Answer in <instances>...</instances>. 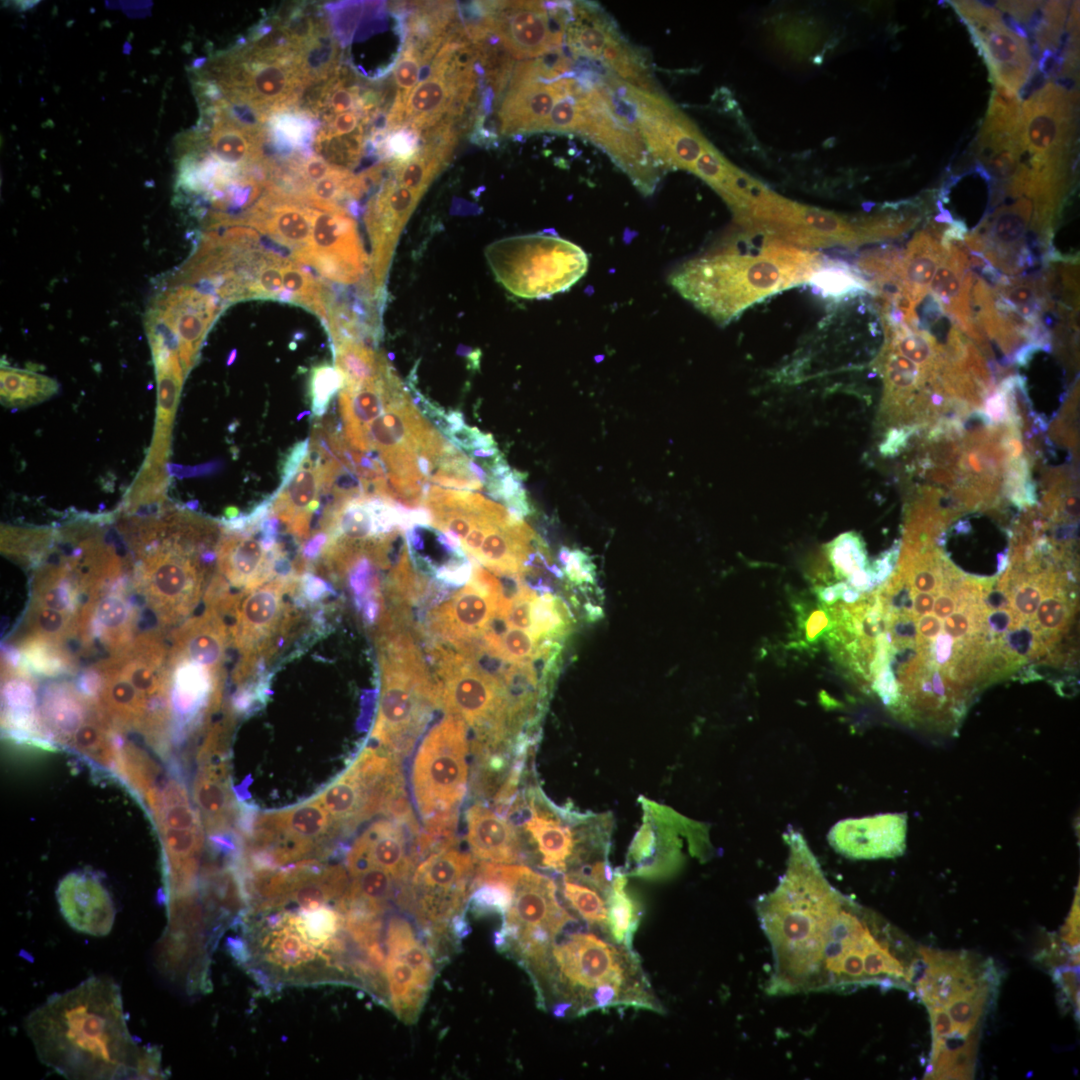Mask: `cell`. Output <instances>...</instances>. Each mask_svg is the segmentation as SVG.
Returning a JSON list of instances; mask_svg holds the SVG:
<instances>
[{"mask_svg":"<svg viewBox=\"0 0 1080 1080\" xmlns=\"http://www.w3.org/2000/svg\"><path fill=\"white\" fill-rule=\"evenodd\" d=\"M485 256L497 281L526 299L564 292L588 269V257L581 247L546 232L497 240L487 246Z\"/></svg>","mask_w":1080,"mask_h":1080,"instance_id":"cell-7","label":"cell"},{"mask_svg":"<svg viewBox=\"0 0 1080 1080\" xmlns=\"http://www.w3.org/2000/svg\"><path fill=\"white\" fill-rule=\"evenodd\" d=\"M906 829L905 815L885 814L841 821L828 838L837 852L849 858H892L905 849Z\"/></svg>","mask_w":1080,"mask_h":1080,"instance_id":"cell-27","label":"cell"},{"mask_svg":"<svg viewBox=\"0 0 1080 1080\" xmlns=\"http://www.w3.org/2000/svg\"><path fill=\"white\" fill-rule=\"evenodd\" d=\"M562 893L570 906L589 927L607 931L608 907L605 897L589 885L564 876Z\"/></svg>","mask_w":1080,"mask_h":1080,"instance_id":"cell-49","label":"cell"},{"mask_svg":"<svg viewBox=\"0 0 1080 1080\" xmlns=\"http://www.w3.org/2000/svg\"><path fill=\"white\" fill-rule=\"evenodd\" d=\"M1063 940H1065L1071 948L1074 950L1078 947L1079 943V910L1078 907L1074 908L1071 915L1068 918V922L1063 927L1061 932ZM1076 951V950H1075Z\"/></svg>","mask_w":1080,"mask_h":1080,"instance_id":"cell-62","label":"cell"},{"mask_svg":"<svg viewBox=\"0 0 1080 1080\" xmlns=\"http://www.w3.org/2000/svg\"><path fill=\"white\" fill-rule=\"evenodd\" d=\"M296 573L280 575L247 593L240 602L232 640L239 660L233 674L242 685L256 669L269 660L299 619L285 601L300 583Z\"/></svg>","mask_w":1080,"mask_h":1080,"instance_id":"cell-12","label":"cell"},{"mask_svg":"<svg viewBox=\"0 0 1080 1080\" xmlns=\"http://www.w3.org/2000/svg\"><path fill=\"white\" fill-rule=\"evenodd\" d=\"M66 622L65 616L60 611L52 608H41L36 613V625L45 633L53 634L62 630Z\"/></svg>","mask_w":1080,"mask_h":1080,"instance_id":"cell-61","label":"cell"},{"mask_svg":"<svg viewBox=\"0 0 1080 1080\" xmlns=\"http://www.w3.org/2000/svg\"><path fill=\"white\" fill-rule=\"evenodd\" d=\"M576 83V78L562 77L510 84L498 111L500 132L514 135L543 131L554 105L572 92Z\"/></svg>","mask_w":1080,"mask_h":1080,"instance_id":"cell-29","label":"cell"},{"mask_svg":"<svg viewBox=\"0 0 1080 1080\" xmlns=\"http://www.w3.org/2000/svg\"><path fill=\"white\" fill-rule=\"evenodd\" d=\"M100 623L107 628H117L123 625L127 618V609L124 602L118 597H108L101 600L98 611Z\"/></svg>","mask_w":1080,"mask_h":1080,"instance_id":"cell-58","label":"cell"},{"mask_svg":"<svg viewBox=\"0 0 1080 1080\" xmlns=\"http://www.w3.org/2000/svg\"><path fill=\"white\" fill-rule=\"evenodd\" d=\"M740 225L749 233L809 250L854 247L883 239L876 215L851 219L793 202L767 187L752 201Z\"/></svg>","mask_w":1080,"mask_h":1080,"instance_id":"cell-10","label":"cell"},{"mask_svg":"<svg viewBox=\"0 0 1080 1080\" xmlns=\"http://www.w3.org/2000/svg\"><path fill=\"white\" fill-rule=\"evenodd\" d=\"M508 600L470 579L450 599L430 611L428 628L438 638L463 653L477 644L490 620L500 614Z\"/></svg>","mask_w":1080,"mask_h":1080,"instance_id":"cell-21","label":"cell"},{"mask_svg":"<svg viewBox=\"0 0 1080 1080\" xmlns=\"http://www.w3.org/2000/svg\"><path fill=\"white\" fill-rule=\"evenodd\" d=\"M56 897L63 918L74 930L98 937L111 931L115 907L96 875L84 871L67 874L59 882Z\"/></svg>","mask_w":1080,"mask_h":1080,"instance_id":"cell-28","label":"cell"},{"mask_svg":"<svg viewBox=\"0 0 1080 1080\" xmlns=\"http://www.w3.org/2000/svg\"><path fill=\"white\" fill-rule=\"evenodd\" d=\"M914 980L927 1009L943 1011L952 1024L951 1041L931 1052L926 1078H973L982 1022L996 996L999 978L991 960L966 951L929 953Z\"/></svg>","mask_w":1080,"mask_h":1080,"instance_id":"cell-5","label":"cell"},{"mask_svg":"<svg viewBox=\"0 0 1080 1080\" xmlns=\"http://www.w3.org/2000/svg\"><path fill=\"white\" fill-rule=\"evenodd\" d=\"M614 84L657 167L691 171L709 144L697 127L661 92L634 87L618 77Z\"/></svg>","mask_w":1080,"mask_h":1080,"instance_id":"cell-14","label":"cell"},{"mask_svg":"<svg viewBox=\"0 0 1080 1080\" xmlns=\"http://www.w3.org/2000/svg\"><path fill=\"white\" fill-rule=\"evenodd\" d=\"M422 196L399 184L390 173L367 202L364 221L372 253L365 284L374 294L384 293L387 273L400 233Z\"/></svg>","mask_w":1080,"mask_h":1080,"instance_id":"cell-20","label":"cell"},{"mask_svg":"<svg viewBox=\"0 0 1080 1080\" xmlns=\"http://www.w3.org/2000/svg\"><path fill=\"white\" fill-rule=\"evenodd\" d=\"M475 870L474 860L467 853L453 847L434 851L415 868L399 896L400 903L429 928L430 936L439 937L464 906L472 891Z\"/></svg>","mask_w":1080,"mask_h":1080,"instance_id":"cell-15","label":"cell"},{"mask_svg":"<svg viewBox=\"0 0 1080 1080\" xmlns=\"http://www.w3.org/2000/svg\"><path fill=\"white\" fill-rule=\"evenodd\" d=\"M274 146L282 152L309 153L318 131L317 119L299 108L272 114L265 123Z\"/></svg>","mask_w":1080,"mask_h":1080,"instance_id":"cell-43","label":"cell"},{"mask_svg":"<svg viewBox=\"0 0 1080 1080\" xmlns=\"http://www.w3.org/2000/svg\"><path fill=\"white\" fill-rule=\"evenodd\" d=\"M968 27L995 83L1018 92L1031 75L1032 60L1027 41L1007 28L1003 20Z\"/></svg>","mask_w":1080,"mask_h":1080,"instance_id":"cell-34","label":"cell"},{"mask_svg":"<svg viewBox=\"0 0 1080 1080\" xmlns=\"http://www.w3.org/2000/svg\"><path fill=\"white\" fill-rule=\"evenodd\" d=\"M602 76L576 77L580 115L575 134L604 150L644 195H650L660 180L659 168L638 130L616 110Z\"/></svg>","mask_w":1080,"mask_h":1080,"instance_id":"cell-11","label":"cell"},{"mask_svg":"<svg viewBox=\"0 0 1080 1080\" xmlns=\"http://www.w3.org/2000/svg\"><path fill=\"white\" fill-rule=\"evenodd\" d=\"M465 818L466 839L476 858L499 864H512L522 859L518 832L506 818L482 804L470 806Z\"/></svg>","mask_w":1080,"mask_h":1080,"instance_id":"cell-35","label":"cell"},{"mask_svg":"<svg viewBox=\"0 0 1080 1080\" xmlns=\"http://www.w3.org/2000/svg\"><path fill=\"white\" fill-rule=\"evenodd\" d=\"M1077 94L1052 82L1021 108L1022 141L1030 164L1067 160L1075 130Z\"/></svg>","mask_w":1080,"mask_h":1080,"instance_id":"cell-19","label":"cell"},{"mask_svg":"<svg viewBox=\"0 0 1080 1080\" xmlns=\"http://www.w3.org/2000/svg\"><path fill=\"white\" fill-rule=\"evenodd\" d=\"M754 252L727 248L691 259L669 277L672 287L697 309L726 325L755 303L807 284L826 257L763 236Z\"/></svg>","mask_w":1080,"mask_h":1080,"instance_id":"cell-4","label":"cell"},{"mask_svg":"<svg viewBox=\"0 0 1080 1080\" xmlns=\"http://www.w3.org/2000/svg\"><path fill=\"white\" fill-rule=\"evenodd\" d=\"M529 816L523 827L536 844L542 864L557 872H565L572 860L579 836L560 818L536 807L534 799L528 806Z\"/></svg>","mask_w":1080,"mask_h":1080,"instance_id":"cell-37","label":"cell"},{"mask_svg":"<svg viewBox=\"0 0 1080 1080\" xmlns=\"http://www.w3.org/2000/svg\"><path fill=\"white\" fill-rule=\"evenodd\" d=\"M193 799L204 830L215 842L226 839L236 814V802L229 785L226 747L200 748Z\"/></svg>","mask_w":1080,"mask_h":1080,"instance_id":"cell-25","label":"cell"},{"mask_svg":"<svg viewBox=\"0 0 1080 1080\" xmlns=\"http://www.w3.org/2000/svg\"><path fill=\"white\" fill-rule=\"evenodd\" d=\"M310 451L309 439L300 441L286 453L281 467V483L276 491L282 489L301 467Z\"/></svg>","mask_w":1080,"mask_h":1080,"instance_id":"cell-59","label":"cell"},{"mask_svg":"<svg viewBox=\"0 0 1080 1080\" xmlns=\"http://www.w3.org/2000/svg\"><path fill=\"white\" fill-rule=\"evenodd\" d=\"M59 383L44 374L1 364V404L10 409H21L42 403L59 392Z\"/></svg>","mask_w":1080,"mask_h":1080,"instance_id":"cell-41","label":"cell"},{"mask_svg":"<svg viewBox=\"0 0 1080 1080\" xmlns=\"http://www.w3.org/2000/svg\"><path fill=\"white\" fill-rule=\"evenodd\" d=\"M335 367L344 387L355 388L379 380L391 367L386 357L363 342L344 340L333 344Z\"/></svg>","mask_w":1080,"mask_h":1080,"instance_id":"cell-42","label":"cell"},{"mask_svg":"<svg viewBox=\"0 0 1080 1080\" xmlns=\"http://www.w3.org/2000/svg\"><path fill=\"white\" fill-rule=\"evenodd\" d=\"M538 642L528 631L509 626L500 637L498 657L509 663L531 662Z\"/></svg>","mask_w":1080,"mask_h":1080,"instance_id":"cell-54","label":"cell"},{"mask_svg":"<svg viewBox=\"0 0 1080 1080\" xmlns=\"http://www.w3.org/2000/svg\"><path fill=\"white\" fill-rule=\"evenodd\" d=\"M115 770L150 811L162 783L154 761L133 744L124 743L120 744Z\"/></svg>","mask_w":1080,"mask_h":1080,"instance_id":"cell-45","label":"cell"},{"mask_svg":"<svg viewBox=\"0 0 1080 1080\" xmlns=\"http://www.w3.org/2000/svg\"><path fill=\"white\" fill-rule=\"evenodd\" d=\"M446 419H447V421H448V423L450 425V432L452 430L461 428L462 426L465 425L464 419H463V414L458 410H450V411H448L446 413Z\"/></svg>","mask_w":1080,"mask_h":1080,"instance_id":"cell-63","label":"cell"},{"mask_svg":"<svg viewBox=\"0 0 1080 1080\" xmlns=\"http://www.w3.org/2000/svg\"><path fill=\"white\" fill-rule=\"evenodd\" d=\"M313 207L265 189L262 197L241 218L227 217L225 224L255 228L292 251L297 261L307 250L312 234Z\"/></svg>","mask_w":1080,"mask_h":1080,"instance_id":"cell-24","label":"cell"},{"mask_svg":"<svg viewBox=\"0 0 1080 1080\" xmlns=\"http://www.w3.org/2000/svg\"><path fill=\"white\" fill-rule=\"evenodd\" d=\"M731 166L732 164L709 143L696 160L691 172L716 190L726 178Z\"/></svg>","mask_w":1080,"mask_h":1080,"instance_id":"cell-56","label":"cell"},{"mask_svg":"<svg viewBox=\"0 0 1080 1080\" xmlns=\"http://www.w3.org/2000/svg\"><path fill=\"white\" fill-rule=\"evenodd\" d=\"M555 598V595L546 593L533 600L531 635L537 641L543 638L561 639L569 631L570 626L564 622L556 608Z\"/></svg>","mask_w":1080,"mask_h":1080,"instance_id":"cell-53","label":"cell"},{"mask_svg":"<svg viewBox=\"0 0 1080 1080\" xmlns=\"http://www.w3.org/2000/svg\"><path fill=\"white\" fill-rule=\"evenodd\" d=\"M477 7L485 29L518 59L560 49L571 19V3L500 1L480 2Z\"/></svg>","mask_w":1080,"mask_h":1080,"instance_id":"cell-16","label":"cell"},{"mask_svg":"<svg viewBox=\"0 0 1080 1080\" xmlns=\"http://www.w3.org/2000/svg\"><path fill=\"white\" fill-rule=\"evenodd\" d=\"M558 557L570 582L575 585L594 584L595 566L588 554L580 549L562 546Z\"/></svg>","mask_w":1080,"mask_h":1080,"instance_id":"cell-55","label":"cell"},{"mask_svg":"<svg viewBox=\"0 0 1080 1080\" xmlns=\"http://www.w3.org/2000/svg\"><path fill=\"white\" fill-rule=\"evenodd\" d=\"M789 845L785 874L756 904L773 955L767 992L910 988L919 957L909 941L833 888L798 833Z\"/></svg>","mask_w":1080,"mask_h":1080,"instance_id":"cell-1","label":"cell"},{"mask_svg":"<svg viewBox=\"0 0 1080 1080\" xmlns=\"http://www.w3.org/2000/svg\"><path fill=\"white\" fill-rule=\"evenodd\" d=\"M295 262L313 267L322 277L350 285L368 269L354 215L346 209L313 207L309 247Z\"/></svg>","mask_w":1080,"mask_h":1080,"instance_id":"cell-18","label":"cell"},{"mask_svg":"<svg viewBox=\"0 0 1080 1080\" xmlns=\"http://www.w3.org/2000/svg\"><path fill=\"white\" fill-rule=\"evenodd\" d=\"M644 823L634 837L627 855L626 875L649 880L673 876L680 869L683 856L681 841L677 837L676 817L671 810H664L646 801Z\"/></svg>","mask_w":1080,"mask_h":1080,"instance_id":"cell-22","label":"cell"},{"mask_svg":"<svg viewBox=\"0 0 1080 1080\" xmlns=\"http://www.w3.org/2000/svg\"><path fill=\"white\" fill-rule=\"evenodd\" d=\"M25 1029L39 1060L68 1079L136 1078L143 1047L130 1035L117 983L91 977L30 1013Z\"/></svg>","mask_w":1080,"mask_h":1080,"instance_id":"cell-2","label":"cell"},{"mask_svg":"<svg viewBox=\"0 0 1080 1080\" xmlns=\"http://www.w3.org/2000/svg\"><path fill=\"white\" fill-rule=\"evenodd\" d=\"M1032 214V204L1026 198H1020L1010 205L999 208L992 218L985 221L982 226L988 233V239L993 244V253L990 258L1002 268L1004 260L1011 255L1015 257L1017 268L1019 267L1017 253H1020L1024 264L1029 263L1030 252L1024 246V237L1028 230ZM1020 266H1022L1019 259Z\"/></svg>","mask_w":1080,"mask_h":1080,"instance_id":"cell-38","label":"cell"},{"mask_svg":"<svg viewBox=\"0 0 1080 1080\" xmlns=\"http://www.w3.org/2000/svg\"><path fill=\"white\" fill-rule=\"evenodd\" d=\"M204 114L211 117L207 146L209 154L222 165L244 172L266 175L264 155L266 129L247 124L233 116L216 100H203Z\"/></svg>","mask_w":1080,"mask_h":1080,"instance_id":"cell-23","label":"cell"},{"mask_svg":"<svg viewBox=\"0 0 1080 1080\" xmlns=\"http://www.w3.org/2000/svg\"><path fill=\"white\" fill-rule=\"evenodd\" d=\"M794 609L797 616V644L810 648L825 641L835 625L830 606L800 599L794 602Z\"/></svg>","mask_w":1080,"mask_h":1080,"instance_id":"cell-50","label":"cell"},{"mask_svg":"<svg viewBox=\"0 0 1080 1080\" xmlns=\"http://www.w3.org/2000/svg\"><path fill=\"white\" fill-rule=\"evenodd\" d=\"M344 387L341 372L330 364L315 366L309 377L311 410L317 419L325 415L334 395Z\"/></svg>","mask_w":1080,"mask_h":1080,"instance_id":"cell-52","label":"cell"},{"mask_svg":"<svg viewBox=\"0 0 1080 1080\" xmlns=\"http://www.w3.org/2000/svg\"><path fill=\"white\" fill-rule=\"evenodd\" d=\"M156 371L157 405L154 434L142 467L166 471L171 433L185 374L178 352L159 341H149Z\"/></svg>","mask_w":1080,"mask_h":1080,"instance_id":"cell-30","label":"cell"},{"mask_svg":"<svg viewBox=\"0 0 1080 1080\" xmlns=\"http://www.w3.org/2000/svg\"><path fill=\"white\" fill-rule=\"evenodd\" d=\"M385 943L387 955L402 959L422 976L433 980L435 970L431 953L405 918L394 916L389 920Z\"/></svg>","mask_w":1080,"mask_h":1080,"instance_id":"cell-46","label":"cell"},{"mask_svg":"<svg viewBox=\"0 0 1080 1080\" xmlns=\"http://www.w3.org/2000/svg\"><path fill=\"white\" fill-rule=\"evenodd\" d=\"M827 553L834 570V578L847 580L856 572L867 569L864 544L854 533L840 535L827 546Z\"/></svg>","mask_w":1080,"mask_h":1080,"instance_id":"cell-51","label":"cell"},{"mask_svg":"<svg viewBox=\"0 0 1080 1080\" xmlns=\"http://www.w3.org/2000/svg\"><path fill=\"white\" fill-rule=\"evenodd\" d=\"M945 255L946 252L931 234L926 231L917 233L901 256V296L917 305L927 293Z\"/></svg>","mask_w":1080,"mask_h":1080,"instance_id":"cell-39","label":"cell"},{"mask_svg":"<svg viewBox=\"0 0 1080 1080\" xmlns=\"http://www.w3.org/2000/svg\"><path fill=\"white\" fill-rule=\"evenodd\" d=\"M323 490L319 456L311 449L301 467L270 501V513L286 526L288 533L303 542L310 536V524L320 506Z\"/></svg>","mask_w":1080,"mask_h":1080,"instance_id":"cell-33","label":"cell"},{"mask_svg":"<svg viewBox=\"0 0 1080 1080\" xmlns=\"http://www.w3.org/2000/svg\"><path fill=\"white\" fill-rule=\"evenodd\" d=\"M1065 584V579L1061 578L1046 593L1047 597L1041 600L1037 608L1035 621L1030 624L1035 632H1039L1038 637L1047 652L1061 638V634L1066 632L1072 616V605L1064 591Z\"/></svg>","mask_w":1080,"mask_h":1080,"instance_id":"cell-48","label":"cell"},{"mask_svg":"<svg viewBox=\"0 0 1080 1080\" xmlns=\"http://www.w3.org/2000/svg\"><path fill=\"white\" fill-rule=\"evenodd\" d=\"M381 694L371 737L400 761L413 750L440 705L439 689L411 635L393 625L378 632Z\"/></svg>","mask_w":1080,"mask_h":1080,"instance_id":"cell-6","label":"cell"},{"mask_svg":"<svg viewBox=\"0 0 1080 1080\" xmlns=\"http://www.w3.org/2000/svg\"><path fill=\"white\" fill-rule=\"evenodd\" d=\"M437 664L440 706L476 731L474 751L491 755L519 733L501 680L483 671L475 660L439 645L432 648Z\"/></svg>","mask_w":1080,"mask_h":1080,"instance_id":"cell-8","label":"cell"},{"mask_svg":"<svg viewBox=\"0 0 1080 1080\" xmlns=\"http://www.w3.org/2000/svg\"><path fill=\"white\" fill-rule=\"evenodd\" d=\"M384 969L394 1012L407 1023L416 1021L432 981L394 956H386Z\"/></svg>","mask_w":1080,"mask_h":1080,"instance_id":"cell-40","label":"cell"},{"mask_svg":"<svg viewBox=\"0 0 1080 1080\" xmlns=\"http://www.w3.org/2000/svg\"><path fill=\"white\" fill-rule=\"evenodd\" d=\"M429 480L435 485L458 490L472 491L483 488V484L470 470L438 467Z\"/></svg>","mask_w":1080,"mask_h":1080,"instance_id":"cell-57","label":"cell"},{"mask_svg":"<svg viewBox=\"0 0 1080 1080\" xmlns=\"http://www.w3.org/2000/svg\"><path fill=\"white\" fill-rule=\"evenodd\" d=\"M607 907L609 938L619 945L632 949L633 936L640 923L641 906L627 890L625 872L615 871Z\"/></svg>","mask_w":1080,"mask_h":1080,"instance_id":"cell-44","label":"cell"},{"mask_svg":"<svg viewBox=\"0 0 1080 1080\" xmlns=\"http://www.w3.org/2000/svg\"><path fill=\"white\" fill-rule=\"evenodd\" d=\"M149 812L163 846L166 900L197 892L205 830L182 781L162 780Z\"/></svg>","mask_w":1080,"mask_h":1080,"instance_id":"cell-13","label":"cell"},{"mask_svg":"<svg viewBox=\"0 0 1080 1080\" xmlns=\"http://www.w3.org/2000/svg\"><path fill=\"white\" fill-rule=\"evenodd\" d=\"M255 530L224 528L216 545L219 574L245 594L271 579L283 553L280 544L268 551L261 538L254 535Z\"/></svg>","mask_w":1080,"mask_h":1080,"instance_id":"cell-26","label":"cell"},{"mask_svg":"<svg viewBox=\"0 0 1080 1080\" xmlns=\"http://www.w3.org/2000/svg\"><path fill=\"white\" fill-rule=\"evenodd\" d=\"M408 830L393 819L373 822L353 843L347 854V867L353 877L363 870L376 866L388 871L397 882H405L414 866L415 858L407 850Z\"/></svg>","mask_w":1080,"mask_h":1080,"instance_id":"cell-31","label":"cell"},{"mask_svg":"<svg viewBox=\"0 0 1080 1080\" xmlns=\"http://www.w3.org/2000/svg\"><path fill=\"white\" fill-rule=\"evenodd\" d=\"M533 982L541 1003L552 998L558 1017L616 1007L663 1012L638 955L600 938L574 915L551 940Z\"/></svg>","mask_w":1080,"mask_h":1080,"instance_id":"cell-3","label":"cell"},{"mask_svg":"<svg viewBox=\"0 0 1080 1080\" xmlns=\"http://www.w3.org/2000/svg\"><path fill=\"white\" fill-rule=\"evenodd\" d=\"M619 35L615 22L600 6L582 1L571 4L565 41L574 59L599 61L604 49Z\"/></svg>","mask_w":1080,"mask_h":1080,"instance_id":"cell-36","label":"cell"},{"mask_svg":"<svg viewBox=\"0 0 1080 1080\" xmlns=\"http://www.w3.org/2000/svg\"><path fill=\"white\" fill-rule=\"evenodd\" d=\"M222 309L216 295L200 288L179 286L156 297L147 311L146 331L178 352L187 376Z\"/></svg>","mask_w":1080,"mask_h":1080,"instance_id":"cell-17","label":"cell"},{"mask_svg":"<svg viewBox=\"0 0 1080 1080\" xmlns=\"http://www.w3.org/2000/svg\"><path fill=\"white\" fill-rule=\"evenodd\" d=\"M466 722L448 714L420 743L411 769V786L425 827L457 824L468 783Z\"/></svg>","mask_w":1080,"mask_h":1080,"instance_id":"cell-9","label":"cell"},{"mask_svg":"<svg viewBox=\"0 0 1080 1080\" xmlns=\"http://www.w3.org/2000/svg\"><path fill=\"white\" fill-rule=\"evenodd\" d=\"M160 1052L157 1047H143L136 1072V1079H162Z\"/></svg>","mask_w":1080,"mask_h":1080,"instance_id":"cell-60","label":"cell"},{"mask_svg":"<svg viewBox=\"0 0 1080 1080\" xmlns=\"http://www.w3.org/2000/svg\"><path fill=\"white\" fill-rule=\"evenodd\" d=\"M407 391L393 367L377 381L355 388L343 387L339 392V411L342 435L352 450L370 451L366 436L368 426L379 417L388 404Z\"/></svg>","mask_w":1080,"mask_h":1080,"instance_id":"cell-32","label":"cell"},{"mask_svg":"<svg viewBox=\"0 0 1080 1080\" xmlns=\"http://www.w3.org/2000/svg\"><path fill=\"white\" fill-rule=\"evenodd\" d=\"M808 284L822 297L835 301L856 297L862 293H872L856 268L827 258Z\"/></svg>","mask_w":1080,"mask_h":1080,"instance_id":"cell-47","label":"cell"}]
</instances>
